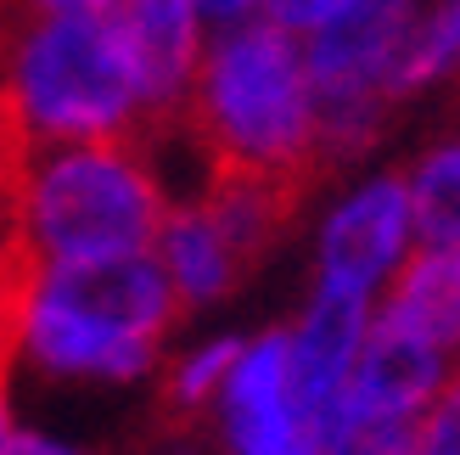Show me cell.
<instances>
[{"label": "cell", "instance_id": "3957f363", "mask_svg": "<svg viewBox=\"0 0 460 455\" xmlns=\"http://www.w3.org/2000/svg\"><path fill=\"white\" fill-rule=\"evenodd\" d=\"M180 124L191 129V141L214 169L270 180H304L309 169H320V124L304 40L275 17L214 29L202 45Z\"/></svg>", "mask_w": 460, "mask_h": 455}, {"label": "cell", "instance_id": "ffe728a7", "mask_svg": "<svg viewBox=\"0 0 460 455\" xmlns=\"http://www.w3.org/2000/svg\"><path fill=\"white\" fill-rule=\"evenodd\" d=\"M112 0H29V12H102Z\"/></svg>", "mask_w": 460, "mask_h": 455}, {"label": "cell", "instance_id": "2e32d148", "mask_svg": "<svg viewBox=\"0 0 460 455\" xmlns=\"http://www.w3.org/2000/svg\"><path fill=\"white\" fill-rule=\"evenodd\" d=\"M0 455H90L79 439L57 433V427L22 422L17 399H12V371L0 366Z\"/></svg>", "mask_w": 460, "mask_h": 455}, {"label": "cell", "instance_id": "4fadbf2b", "mask_svg": "<svg viewBox=\"0 0 460 455\" xmlns=\"http://www.w3.org/2000/svg\"><path fill=\"white\" fill-rule=\"evenodd\" d=\"M416 236L432 247H460V135L432 141L416 164L404 169Z\"/></svg>", "mask_w": 460, "mask_h": 455}, {"label": "cell", "instance_id": "e0dca14e", "mask_svg": "<svg viewBox=\"0 0 460 455\" xmlns=\"http://www.w3.org/2000/svg\"><path fill=\"white\" fill-rule=\"evenodd\" d=\"M416 450L421 455H460V360L449 366L438 399L427 405V416L416 427Z\"/></svg>", "mask_w": 460, "mask_h": 455}, {"label": "cell", "instance_id": "5bb4252c", "mask_svg": "<svg viewBox=\"0 0 460 455\" xmlns=\"http://www.w3.org/2000/svg\"><path fill=\"white\" fill-rule=\"evenodd\" d=\"M460 79V0H416V22L399 62V102Z\"/></svg>", "mask_w": 460, "mask_h": 455}, {"label": "cell", "instance_id": "9c48e42d", "mask_svg": "<svg viewBox=\"0 0 460 455\" xmlns=\"http://www.w3.org/2000/svg\"><path fill=\"white\" fill-rule=\"evenodd\" d=\"M208 416L219 422L225 455H332L314 444L304 411H297L287 326H264L242 337L236 366H230Z\"/></svg>", "mask_w": 460, "mask_h": 455}, {"label": "cell", "instance_id": "d6986e66", "mask_svg": "<svg viewBox=\"0 0 460 455\" xmlns=\"http://www.w3.org/2000/svg\"><path fill=\"white\" fill-rule=\"evenodd\" d=\"M197 17L208 22V34L214 29H230V22H247V17H264L270 0H191Z\"/></svg>", "mask_w": 460, "mask_h": 455}, {"label": "cell", "instance_id": "52a82bcc", "mask_svg": "<svg viewBox=\"0 0 460 455\" xmlns=\"http://www.w3.org/2000/svg\"><path fill=\"white\" fill-rule=\"evenodd\" d=\"M376 304L359 292L337 287H309L297 321L287 326V366L297 388V411H304L309 433L320 450L349 455V377L354 360L371 337Z\"/></svg>", "mask_w": 460, "mask_h": 455}, {"label": "cell", "instance_id": "5b68a950", "mask_svg": "<svg viewBox=\"0 0 460 455\" xmlns=\"http://www.w3.org/2000/svg\"><path fill=\"white\" fill-rule=\"evenodd\" d=\"M416 22V0H359L342 17L297 34L314 90L320 164H349L371 152L387 107L399 102V62Z\"/></svg>", "mask_w": 460, "mask_h": 455}, {"label": "cell", "instance_id": "7c38bea8", "mask_svg": "<svg viewBox=\"0 0 460 455\" xmlns=\"http://www.w3.org/2000/svg\"><path fill=\"white\" fill-rule=\"evenodd\" d=\"M376 321L460 360V247L421 242L376 299Z\"/></svg>", "mask_w": 460, "mask_h": 455}, {"label": "cell", "instance_id": "7a4b0ae2", "mask_svg": "<svg viewBox=\"0 0 460 455\" xmlns=\"http://www.w3.org/2000/svg\"><path fill=\"white\" fill-rule=\"evenodd\" d=\"M169 180L141 135L51 141L6 152L12 254L34 264H102L152 254Z\"/></svg>", "mask_w": 460, "mask_h": 455}, {"label": "cell", "instance_id": "6da1fadb", "mask_svg": "<svg viewBox=\"0 0 460 455\" xmlns=\"http://www.w3.org/2000/svg\"><path fill=\"white\" fill-rule=\"evenodd\" d=\"M180 304L152 254L0 264V366L51 388H135L169 354Z\"/></svg>", "mask_w": 460, "mask_h": 455}, {"label": "cell", "instance_id": "44dd1931", "mask_svg": "<svg viewBox=\"0 0 460 455\" xmlns=\"http://www.w3.org/2000/svg\"><path fill=\"white\" fill-rule=\"evenodd\" d=\"M354 455H421L416 444H365V450H354Z\"/></svg>", "mask_w": 460, "mask_h": 455}, {"label": "cell", "instance_id": "ac0fdd59", "mask_svg": "<svg viewBox=\"0 0 460 455\" xmlns=\"http://www.w3.org/2000/svg\"><path fill=\"white\" fill-rule=\"evenodd\" d=\"M349 6H359V0H270L264 17H275V22H281V29H292V34H309V29H320V22L342 17Z\"/></svg>", "mask_w": 460, "mask_h": 455}, {"label": "cell", "instance_id": "8992f818", "mask_svg": "<svg viewBox=\"0 0 460 455\" xmlns=\"http://www.w3.org/2000/svg\"><path fill=\"white\" fill-rule=\"evenodd\" d=\"M421 247L416 214H410L404 174H365L332 197V209L314 225V281L359 299H382L399 264Z\"/></svg>", "mask_w": 460, "mask_h": 455}, {"label": "cell", "instance_id": "8fae6325", "mask_svg": "<svg viewBox=\"0 0 460 455\" xmlns=\"http://www.w3.org/2000/svg\"><path fill=\"white\" fill-rule=\"evenodd\" d=\"M152 259L164 270L180 315L225 304L230 292L242 287V276L252 270V259L230 242V231L214 219V209L197 192L169 202V214H164V225H157V236H152Z\"/></svg>", "mask_w": 460, "mask_h": 455}, {"label": "cell", "instance_id": "9a60e30c", "mask_svg": "<svg viewBox=\"0 0 460 455\" xmlns=\"http://www.w3.org/2000/svg\"><path fill=\"white\" fill-rule=\"evenodd\" d=\"M236 349H242V332H208V337H197V343L164 354V366H157V371H164L169 411L208 416L219 388H225V377H230V366H236Z\"/></svg>", "mask_w": 460, "mask_h": 455}, {"label": "cell", "instance_id": "30bf717a", "mask_svg": "<svg viewBox=\"0 0 460 455\" xmlns=\"http://www.w3.org/2000/svg\"><path fill=\"white\" fill-rule=\"evenodd\" d=\"M102 12L112 17L135 74H141L152 129L180 119L191 96V79H197V62H202V45H208V22L197 17V6L191 0H112Z\"/></svg>", "mask_w": 460, "mask_h": 455}, {"label": "cell", "instance_id": "ba28073f", "mask_svg": "<svg viewBox=\"0 0 460 455\" xmlns=\"http://www.w3.org/2000/svg\"><path fill=\"white\" fill-rule=\"evenodd\" d=\"M455 360L387 321H371V337L349 377V455L365 444H416L427 405L438 399Z\"/></svg>", "mask_w": 460, "mask_h": 455}, {"label": "cell", "instance_id": "277c9868", "mask_svg": "<svg viewBox=\"0 0 460 455\" xmlns=\"http://www.w3.org/2000/svg\"><path fill=\"white\" fill-rule=\"evenodd\" d=\"M0 141H112L146 135L152 107L107 12H29L0 67Z\"/></svg>", "mask_w": 460, "mask_h": 455}]
</instances>
